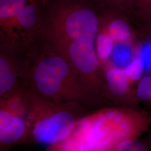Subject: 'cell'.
Segmentation results:
<instances>
[{
    "label": "cell",
    "mask_w": 151,
    "mask_h": 151,
    "mask_svg": "<svg viewBox=\"0 0 151 151\" xmlns=\"http://www.w3.org/2000/svg\"><path fill=\"white\" fill-rule=\"evenodd\" d=\"M151 129V112L109 106L92 111L76 124L65 139L45 151H117L127 140Z\"/></svg>",
    "instance_id": "obj_1"
},
{
    "label": "cell",
    "mask_w": 151,
    "mask_h": 151,
    "mask_svg": "<svg viewBox=\"0 0 151 151\" xmlns=\"http://www.w3.org/2000/svg\"><path fill=\"white\" fill-rule=\"evenodd\" d=\"M47 46V50L36 59L25 76L24 83L27 88L45 98L76 103L89 110L106 106L65 57Z\"/></svg>",
    "instance_id": "obj_2"
},
{
    "label": "cell",
    "mask_w": 151,
    "mask_h": 151,
    "mask_svg": "<svg viewBox=\"0 0 151 151\" xmlns=\"http://www.w3.org/2000/svg\"><path fill=\"white\" fill-rule=\"evenodd\" d=\"M100 27V10L92 0H44L40 30L55 50L83 39L96 40Z\"/></svg>",
    "instance_id": "obj_3"
},
{
    "label": "cell",
    "mask_w": 151,
    "mask_h": 151,
    "mask_svg": "<svg viewBox=\"0 0 151 151\" xmlns=\"http://www.w3.org/2000/svg\"><path fill=\"white\" fill-rule=\"evenodd\" d=\"M27 145H53L65 139L79 120L91 112L73 103L55 101L28 88Z\"/></svg>",
    "instance_id": "obj_4"
},
{
    "label": "cell",
    "mask_w": 151,
    "mask_h": 151,
    "mask_svg": "<svg viewBox=\"0 0 151 151\" xmlns=\"http://www.w3.org/2000/svg\"><path fill=\"white\" fill-rule=\"evenodd\" d=\"M27 93L25 87L0 99V151H10L14 146L27 145Z\"/></svg>",
    "instance_id": "obj_5"
},
{
    "label": "cell",
    "mask_w": 151,
    "mask_h": 151,
    "mask_svg": "<svg viewBox=\"0 0 151 151\" xmlns=\"http://www.w3.org/2000/svg\"><path fill=\"white\" fill-rule=\"evenodd\" d=\"M104 70L105 96L109 106L139 109L135 83L125 68L108 65Z\"/></svg>",
    "instance_id": "obj_6"
},
{
    "label": "cell",
    "mask_w": 151,
    "mask_h": 151,
    "mask_svg": "<svg viewBox=\"0 0 151 151\" xmlns=\"http://www.w3.org/2000/svg\"><path fill=\"white\" fill-rule=\"evenodd\" d=\"M100 20L105 25L104 30L113 39L114 43L134 44L135 34L128 22V16L108 11H100Z\"/></svg>",
    "instance_id": "obj_7"
},
{
    "label": "cell",
    "mask_w": 151,
    "mask_h": 151,
    "mask_svg": "<svg viewBox=\"0 0 151 151\" xmlns=\"http://www.w3.org/2000/svg\"><path fill=\"white\" fill-rule=\"evenodd\" d=\"M18 67L4 52H1L0 99L8 97L25 86L19 80V78L24 80L25 74L19 70Z\"/></svg>",
    "instance_id": "obj_8"
},
{
    "label": "cell",
    "mask_w": 151,
    "mask_h": 151,
    "mask_svg": "<svg viewBox=\"0 0 151 151\" xmlns=\"http://www.w3.org/2000/svg\"><path fill=\"white\" fill-rule=\"evenodd\" d=\"M139 0H92L101 11H108L129 17L134 16Z\"/></svg>",
    "instance_id": "obj_9"
},
{
    "label": "cell",
    "mask_w": 151,
    "mask_h": 151,
    "mask_svg": "<svg viewBox=\"0 0 151 151\" xmlns=\"http://www.w3.org/2000/svg\"><path fill=\"white\" fill-rule=\"evenodd\" d=\"M29 0H0L1 25L9 29L16 15Z\"/></svg>",
    "instance_id": "obj_10"
},
{
    "label": "cell",
    "mask_w": 151,
    "mask_h": 151,
    "mask_svg": "<svg viewBox=\"0 0 151 151\" xmlns=\"http://www.w3.org/2000/svg\"><path fill=\"white\" fill-rule=\"evenodd\" d=\"M114 47L113 39L104 30L102 29L101 32L99 30L96 40V48L100 62L102 60L106 62L109 60L113 51Z\"/></svg>",
    "instance_id": "obj_11"
},
{
    "label": "cell",
    "mask_w": 151,
    "mask_h": 151,
    "mask_svg": "<svg viewBox=\"0 0 151 151\" xmlns=\"http://www.w3.org/2000/svg\"><path fill=\"white\" fill-rule=\"evenodd\" d=\"M137 96L138 102L145 104L148 108L151 104V73H147L136 85Z\"/></svg>",
    "instance_id": "obj_12"
},
{
    "label": "cell",
    "mask_w": 151,
    "mask_h": 151,
    "mask_svg": "<svg viewBox=\"0 0 151 151\" xmlns=\"http://www.w3.org/2000/svg\"><path fill=\"white\" fill-rule=\"evenodd\" d=\"M144 63L142 58L137 56L125 68L130 79L134 83L137 82L142 77L144 71Z\"/></svg>",
    "instance_id": "obj_13"
},
{
    "label": "cell",
    "mask_w": 151,
    "mask_h": 151,
    "mask_svg": "<svg viewBox=\"0 0 151 151\" xmlns=\"http://www.w3.org/2000/svg\"><path fill=\"white\" fill-rule=\"evenodd\" d=\"M117 151H151L145 139L127 140L122 144Z\"/></svg>",
    "instance_id": "obj_14"
},
{
    "label": "cell",
    "mask_w": 151,
    "mask_h": 151,
    "mask_svg": "<svg viewBox=\"0 0 151 151\" xmlns=\"http://www.w3.org/2000/svg\"><path fill=\"white\" fill-rule=\"evenodd\" d=\"M134 16L145 22L151 19V0H139Z\"/></svg>",
    "instance_id": "obj_15"
},
{
    "label": "cell",
    "mask_w": 151,
    "mask_h": 151,
    "mask_svg": "<svg viewBox=\"0 0 151 151\" xmlns=\"http://www.w3.org/2000/svg\"><path fill=\"white\" fill-rule=\"evenodd\" d=\"M145 24L146 25V31L149 37L151 39V19L148 20V22H145Z\"/></svg>",
    "instance_id": "obj_16"
},
{
    "label": "cell",
    "mask_w": 151,
    "mask_h": 151,
    "mask_svg": "<svg viewBox=\"0 0 151 151\" xmlns=\"http://www.w3.org/2000/svg\"><path fill=\"white\" fill-rule=\"evenodd\" d=\"M148 132H149L148 134L144 139H145V140H146V142L149 146L151 151V129Z\"/></svg>",
    "instance_id": "obj_17"
},
{
    "label": "cell",
    "mask_w": 151,
    "mask_h": 151,
    "mask_svg": "<svg viewBox=\"0 0 151 151\" xmlns=\"http://www.w3.org/2000/svg\"><path fill=\"white\" fill-rule=\"evenodd\" d=\"M150 109H151V106H150Z\"/></svg>",
    "instance_id": "obj_18"
}]
</instances>
